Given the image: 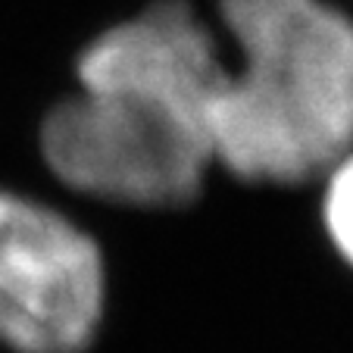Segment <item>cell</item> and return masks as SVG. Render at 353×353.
<instances>
[{
    "instance_id": "2",
    "label": "cell",
    "mask_w": 353,
    "mask_h": 353,
    "mask_svg": "<svg viewBox=\"0 0 353 353\" xmlns=\"http://www.w3.org/2000/svg\"><path fill=\"white\" fill-rule=\"evenodd\" d=\"M38 150L57 181L100 203L175 210L203 191L210 128L154 97L79 88L44 113Z\"/></svg>"
},
{
    "instance_id": "3",
    "label": "cell",
    "mask_w": 353,
    "mask_h": 353,
    "mask_svg": "<svg viewBox=\"0 0 353 353\" xmlns=\"http://www.w3.org/2000/svg\"><path fill=\"white\" fill-rule=\"evenodd\" d=\"M107 313V263L91 232L0 188V347L85 353Z\"/></svg>"
},
{
    "instance_id": "1",
    "label": "cell",
    "mask_w": 353,
    "mask_h": 353,
    "mask_svg": "<svg viewBox=\"0 0 353 353\" xmlns=\"http://www.w3.org/2000/svg\"><path fill=\"white\" fill-rule=\"evenodd\" d=\"M228 66L210 113L213 163L250 185L322 179L353 147L347 0H213Z\"/></svg>"
},
{
    "instance_id": "4",
    "label": "cell",
    "mask_w": 353,
    "mask_h": 353,
    "mask_svg": "<svg viewBox=\"0 0 353 353\" xmlns=\"http://www.w3.org/2000/svg\"><path fill=\"white\" fill-rule=\"evenodd\" d=\"M319 213L328 244L353 269V147L322 172Z\"/></svg>"
}]
</instances>
